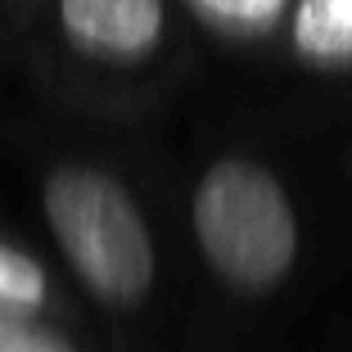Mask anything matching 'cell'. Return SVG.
<instances>
[{
    "label": "cell",
    "mask_w": 352,
    "mask_h": 352,
    "mask_svg": "<svg viewBox=\"0 0 352 352\" xmlns=\"http://www.w3.org/2000/svg\"><path fill=\"white\" fill-rule=\"evenodd\" d=\"M0 352H73V343L23 316V307H0Z\"/></svg>",
    "instance_id": "52a82bcc"
},
{
    "label": "cell",
    "mask_w": 352,
    "mask_h": 352,
    "mask_svg": "<svg viewBox=\"0 0 352 352\" xmlns=\"http://www.w3.org/2000/svg\"><path fill=\"white\" fill-rule=\"evenodd\" d=\"M195 235L204 258L235 289H271L298 253L289 195L253 158H221L195 190Z\"/></svg>",
    "instance_id": "6da1fadb"
},
{
    "label": "cell",
    "mask_w": 352,
    "mask_h": 352,
    "mask_svg": "<svg viewBox=\"0 0 352 352\" xmlns=\"http://www.w3.org/2000/svg\"><path fill=\"white\" fill-rule=\"evenodd\" d=\"M45 302V271L28 253L0 244V307H41Z\"/></svg>",
    "instance_id": "8992f818"
},
{
    "label": "cell",
    "mask_w": 352,
    "mask_h": 352,
    "mask_svg": "<svg viewBox=\"0 0 352 352\" xmlns=\"http://www.w3.org/2000/svg\"><path fill=\"white\" fill-rule=\"evenodd\" d=\"M212 28L235 32V36H262L280 19H289L294 0H190Z\"/></svg>",
    "instance_id": "5b68a950"
},
{
    "label": "cell",
    "mask_w": 352,
    "mask_h": 352,
    "mask_svg": "<svg viewBox=\"0 0 352 352\" xmlns=\"http://www.w3.org/2000/svg\"><path fill=\"white\" fill-rule=\"evenodd\" d=\"M289 50L316 73H352V0H294Z\"/></svg>",
    "instance_id": "277c9868"
},
{
    "label": "cell",
    "mask_w": 352,
    "mask_h": 352,
    "mask_svg": "<svg viewBox=\"0 0 352 352\" xmlns=\"http://www.w3.org/2000/svg\"><path fill=\"white\" fill-rule=\"evenodd\" d=\"M45 217L63 253L100 298L135 302L154 280V244L131 195L95 167H59L45 181Z\"/></svg>",
    "instance_id": "7a4b0ae2"
},
{
    "label": "cell",
    "mask_w": 352,
    "mask_h": 352,
    "mask_svg": "<svg viewBox=\"0 0 352 352\" xmlns=\"http://www.w3.org/2000/svg\"><path fill=\"white\" fill-rule=\"evenodd\" d=\"M59 23L95 59H140L163 36V0H59Z\"/></svg>",
    "instance_id": "3957f363"
}]
</instances>
